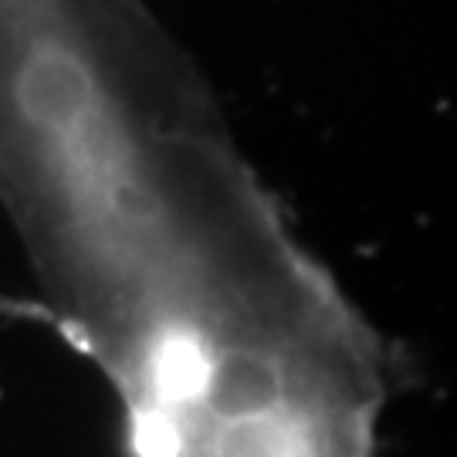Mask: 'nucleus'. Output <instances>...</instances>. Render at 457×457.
Wrapping results in <instances>:
<instances>
[{
    "mask_svg": "<svg viewBox=\"0 0 457 457\" xmlns=\"http://www.w3.org/2000/svg\"><path fill=\"white\" fill-rule=\"evenodd\" d=\"M0 207L136 457H373L383 343L149 0H0Z\"/></svg>",
    "mask_w": 457,
    "mask_h": 457,
    "instance_id": "1",
    "label": "nucleus"
}]
</instances>
